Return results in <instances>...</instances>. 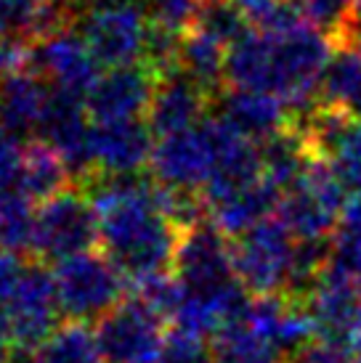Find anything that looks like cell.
<instances>
[{
	"instance_id": "cell-1",
	"label": "cell",
	"mask_w": 361,
	"mask_h": 363,
	"mask_svg": "<svg viewBox=\"0 0 361 363\" xmlns=\"http://www.w3.org/2000/svg\"><path fill=\"white\" fill-rule=\"evenodd\" d=\"M80 189L96 207L101 250L133 289L173 271L180 231L162 212L151 175H96Z\"/></svg>"
},
{
	"instance_id": "cell-2",
	"label": "cell",
	"mask_w": 361,
	"mask_h": 363,
	"mask_svg": "<svg viewBox=\"0 0 361 363\" xmlns=\"http://www.w3.org/2000/svg\"><path fill=\"white\" fill-rule=\"evenodd\" d=\"M75 30L107 69L139 67L149 43V9L144 0H85Z\"/></svg>"
},
{
	"instance_id": "cell-3",
	"label": "cell",
	"mask_w": 361,
	"mask_h": 363,
	"mask_svg": "<svg viewBox=\"0 0 361 363\" xmlns=\"http://www.w3.org/2000/svg\"><path fill=\"white\" fill-rule=\"evenodd\" d=\"M53 281L61 315L75 323H99L125 300L128 281L104 252H82L56 262Z\"/></svg>"
},
{
	"instance_id": "cell-4",
	"label": "cell",
	"mask_w": 361,
	"mask_h": 363,
	"mask_svg": "<svg viewBox=\"0 0 361 363\" xmlns=\"http://www.w3.org/2000/svg\"><path fill=\"white\" fill-rule=\"evenodd\" d=\"M348 191L324 160L313 157L301 181L281 194L276 218L295 236V242L332 239L340 228Z\"/></svg>"
},
{
	"instance_id": "cell-5",
	"label": "cell",
	"mask_w": 361,
	"mask_h": 363,
	"mask_svg": "<svg viewBox=\"0 0 361 363\" xmlns=\"http://www.w3.org/2000/svg\"><path fill=\"white\" fill-rule=\"evenodd\" d=\"M99 244V218L90 196L80 186L43 202L35 212V257L48 262L70 260L75 255L93 252Z\"/></svg>"
},
{
	"instance_id": "cell-6",
	"label": "cell",
	"mask_w": 361,
	"mask_h": 363,
	"mask_svg": "<svg viewBox=\"0 0 361 363\" xmlns=\"http://www.w3.org/2000/svg\"><path fill=\"white\" fill-rule=\"evenodd\" d=\"M171 273L189 294L212 297L226 292L239 281L234 268V242L210 218L197 223L189 231H180Z\"/></svg>"
},
{
	"instance_id": "cell-7",
	"label": "cell",
	"mask_w": 361,
	"mask_h": 363,
	"mask_svg": "<svg viewBox=\"0 0 361 363\" xmlns=\"http://www.w3.org/2000/svg\"><path fill=\"white\" fill-rule=\"evenodd\" d=\"M231 242H234L237 279L244 284V289L252 297L284 294L298 242L276 215Z\"/></svg>"
},
{
	"instance_id": "cell-8",
	"label": "cell",
	"mask_w": 361,
	"mask_h": 363,
	"mask_svg": "<svg viewBox=\"0 0 361 363\" xmlns=\"http://www.w3.org/2000/svg\"><path fill=\"white\" fill-rule=\"evenodd\" d=\"M14 350H35L61 326V305L53 271L43 262H30L6 305L0 308Z\"/></svg>"
},
{
	"instance_id": "cell-9",
	"label": "cell",
	"mask_w": 361,
	"mask_h": 363,
	"mask_svg": "<svg viewBox=\"0 0 361 363\" xmlns=\"http://www.w3.org/2000/svg\"><path fill=\"white\" fill-rule=\"evenodd\" d=\"M218 157V120L210 117L183 133L162 135L154 143L151 178L176 191H205Z\"/></svg>"
},
{
	"instance_id": "cell-10",
	"label": "cell",
	"mask_w": 361,
	"mask_h": 363,
	"mask_svg": "<svg viewBox=\"0 0 361 363\" xmlns=\"http://www.w3.org/2000/svg\"><path fill=\"white\" fill-rule=\"evenodd\" d=\"M93 329L104 363H157L171 326L133 294L107 313Z\"/></svg>"
},
{
	"instance_id": "cell-11",
	"label": "cell",
	"mask_w": 361,
	"mask_h": 363,
	"mask_svg": "<svg viewBox=\"0 0 361 363\" xmlns=\"http://www.w3.org/2000/svg\"><path fill=\"white\" fill-rule=\"evenodd\" d=\"M85 101L72 93L56 91L50 93L48 109L43 114L38 128V141L48 143L59 154L64 164L70 167L75 186H85L96 178V162H93V122H88Z\"/></svg>"
},
{
	"instance_id": "cell-12",
	"label": "cell",
	"mask_w": 361,
	"mask_h": 363,
	"mask_svg": "<svg viewBox=\"0 0 361 363\" xmlns=\"http://www.w3.org/2000/svg\"><path fill=\"white\" fill-rule=\"evenodd\" d=\"M27 67L43 74L56 91L72 93L82 101L101 80V64L80 32L75 30V24L61 27L43 40L30 43Z\"/></svg>"
},
{
	"instance_id": "cell-13",
	"label": "cell",
	"mask_w": 361,
	"mask_h": 363,
	"mask_svg": "<svg viewBox=\"0 0 361 363\" xmlns=\"http://www.w3.org/2000/svg\"><path fill=\"white\" fill-rule=\"evenodd\" d=\"M154 85H157V74L144 64L104 72L96 88L85 99L90 122L107 125V122L146 120Z\"/></svg>"
},
{
	"instance_id": "cell-14",
	"label": "cell",
	"mask_w": 361,
	"mask_h": 363,
	"mask_svg": "<svg viewBox=\"0 0 361 363\" xmlns=\"http://www.w3.org/2000/svg\"><path fill=\"white\" fill-rule=\"evenodd\" d=\"M210 101V93L200 82L191 80L186 72H165L157 77V85H154V96L146 111V125L151 128L154 138L191 130L208 120L205 111Z\"/></svg>"
},
{
	"instance_id": "cell-15",
	"label": "cell",
	"mask_w": 361,
	"mask_h": 363,
	"mask_svg": "<svg viewBox=\"0 0 361 363\" xmlns=\"http://www.w3.org/2000/svg\"><path fill=\"white\" fill-rule=\"evenodd\" d=\"M154 143L157 141L146 120L93 125L96 175H109V178L141 175L144 167H149Z\"/></svg>"
},
{
	"instance_id": "cell-16",
	"label": "cell",
	"mask_w": 361,
	"mask_h": 363,
	"mask_svg": "<svg viewBox=\"0 0 361 363\" xmlns=\"http://www.w3.org/2000/svg\"><path fill=\"white\" fill-rule=\"evenodd\" d=\"M223 125L252 143H263L290 128L292 111L276 96L255 91H223L218 96V114Z\"/></svg>"
},
{
	"instance_id": "cell-17",
	"label": "cell",
	"mask_w": 361,
	"mask_h": 363,
	"mask_svg": "<svg viewBox=\"0 0 361 363\" xmlns=\"http://www.w3.org/2000/svg\"><path fill=\"white\" fill-rule=\"evenodd\" d=\"M53 88L32 67L9 72L0 82V128L16 138L38 135Z\"/></svg>"
},
{
	"instance_id": "cell-18",
	"label": "cell",
	"mask_w": 361,
	"mask_h": 363,
	"mask_svg": "<svg viewBox=\"0 0 361 363\" xmlns=\"http://www.w3.org/2000/svg\"><path fill=\"white\" fill-rule=\"evenodd\" d=\"M279 189L271 186L269 181H261L250 186V189H244V191L229 196V199H223V202L210 204L208 215L229 239H237V236L247 233L250 228H255L258 223L274 218L276 210H279Z\"/></svg>"
},
{
	"instance_id": "cell-19",
	"label": "cell",
	"mask_w": 361,
	"mask_h": 363,
	"mask_svg": "<svg viewBox=\"0 0 361 363\" xmlns=\"http://www.w3.org/2000/svg\"><path fill=\"white\" fill-rule=\"evenodd\" d=\"M11 363H104V355L90 323L64 321L35 350H14Z\"/></svg>"
},
{
	"instance_id": "cell-20",
	"label": "cell",
	"mask_w": 361,
	"mask_h": 363,
	"mask_svg": "<svg viewBox=\"0 0 361 363\" xmlns=\"http://www.w3.org/2000/svg\"><path fill=\"white\" fill-rule=\"evenodd\" d=\"M72 175L59 154L48 143L30 141L24 149V164H21L19 191L32 202H48L61 191L70 189Z\"/></svg>"
},
{
	"instance_id": "cell-21",
	"label": "cell",
	"mask_w": 361,
	"mask_h": 363,
	"mask_svg": "<svg viewBox=\"0 0 361 363\" xmlns=\"http://www.w3.org/2000/svg\"><path fill=\"white\" fill-rule=\"evenodd\" d=\"M226 56L229 45L200 30H189L180 38L178 69L186 72L194 82H200L210 96H221L226 82Z\"/></svg>"
},
{
	"instance_id": "cell-22",
	"label": "cell",
	"mask_w": 361,
	"mask_h": 363,
	"mask_svg": "<svg viewBox=\"0 0 361 363\" xmlns=\"http://www.w3.org/2000/svg\"><path fill=\"white\" fill-rule=\"evenodd\" d=\"M215 363H284L287 358L274 345L252 329L242 315L239 321L226 323L210 340Z\"/></svg>"
},
{
	"instance_id": "cell-23",
	"label": "cell",
	"mask_w": 361,
	"mask_h": 363,
	"mask_svg": "<svg viewBox=\"0 0 361 363\" xmlns=\"http://www.w3.org/2000/svg\"><path fill=\"white\" fill-rule=\"evenodd\" d=\"M321 104H330L361 120V56L335 45L332 61L321 80Z\"/></svg>"
},
{
	"instance_id": "cell-24",
	"label": "cell",
	"mask_w": 361,
	"mask_h": 363,
	"mask_svg": "<svg viewBox=\"0 0 361 363\" xmlns=\"http://www.w3.org/2000/svg\"><path fill=\"white\" fill-rule=\"evenodd\" d=\"M35 212L21 191L0 194V250L21 257L35 252Z\"/></svg>"
},
{
	"instance_id": "cell-25",
	"label": "cell",
	"mask_w": 361,
	"mask_h": 363,
	"mask_svg": "<svg viewBox=\"0 0 361 363\" xmlns=\"http://www.w3.org/2000/svg\"><path fill=\"white\" fill-rule=\"evenodd\" d=\"M191 30L205 32L231 48L250 27H247V16L234 6V0H205Z\"/></svg>"
},
{
	"instance_id": "cell-26",
	"label": "cell",
	"mask_w": 361,
	"mask_h": 363,
	"mask_svg": "<svg viewBox=\"0 0 361 363\" xmlns=\"http://www.w3.org/2000/svg\"><path fill=\"white\" fill-rule=\"evenodd\" d=\"M157 363H215V358H212L210 340L180 332V329H168Z\"/></svg>"
},
{
	"instance_id": "cell-27",
	"label": "cell",
	"mask_w": 361,
	"mask_h": 363,
	"mask_svg": "<svg viewBox=\"0 0 361 363\" xmlns=\"http://www.w3.org/2000/svg\"><path fill=\"white\" fill-rule=\"evenodd\" d=\"M202 3L205 0H146V9L151 24L183 35L194 27Z\"/></svg>"
},
{
	"instance_id": "cell-28",
	"label": "cell",
	"mask_w": 361,
	"mask_h": 363,
	"mask_svg": "<svg viewBox=\"0 0 361 363\" xmlns=\"http://www.w3.org/2000/svg\"><path fill=\"white\" fill-rule=\"evenodd\" d=\"M351 6L353 0H303L308 21L316 30L327 32L330 38H335L340 32V27L351 13Z\"/></svg>"
},
{
	"instance_id": "cell-29",
	"label": "cell",
	"mask_w": 361,
	"mask_h": 363,
	"mask_svg": "<svg viewBox=\"0 0 361 363\" xmlns=\"http://www.w3.org/2000/svg\"><path fill=\"white\" fill-rule=\"evenodd\" d=\"M24 149L27 146H21V138L0 128V194L19 191Z\"/></svg>"
},
{
	"instance_id": "cell-30",
	"label": "cell",
	"mask_w": 361,
	"mask_h": 363,
	"mask_svg": "<svg viewBox=\"0 0 361 363\" xmlns=\"http://www.w3.org/2000/svg\"><path fill=\"white\" fill-rule=\"evenodd\" d=\"M356 355L338 342H327V340H316L308 347H303L301 353L290 355L284 363H353Z\"/></svg>"
},
{
	"instance_id": "cell-31",
	"label": "cell",
	"mask_w": 361,
	"mask_h": 363,
	"mask_svg": "<svg viewBox=\"0 0 361 363\" xmlns=\"http://www.w3.org/2000/svg\"><path fill=\"white\" fill-rule=\"evenodd\" d=\"M27 265L30 260H24L21 255H14V252H6V250H0V308L6 305L14 289L19 286L21 276L27 271Z\"/></svg>"
},
{
	"instance_id": "cell-32",
	"label": "cell",
	"mask_w": 361,
	"mask_h": 363,
	"mask_svg": "<svg viewBox=\"0 0 361 363\" xmlns=\"http://www.w3.org/2000/svg\"><path fill=\"white\" fill-rule=\"evenodd\" d=\"M276 3H279V0H234V6H237V9L247 16V21H252L255 27L269 16L271 11L276 9Z\"/></svg>"
},
{
	"instance_id": "cell-33",
	"label": "cell",
	"mask_w": 361,
	"mask_h": 363,
	"mask_svg": "<svg viewBox=\"0 0 361 363\" xmlns=\"http://www.w3.org/2000/svg\"><path fill=\"white\" fill-rule=\"evenodd\" d=\"M340 225L345 228H353V231H361V191L353 194L348 204H345V212H343Z\"/></svg>"
},
{
	"instance_id": "cell-34",
	"label": "cell",
	"mask_w": 361,
	"mask_h": 363,
	"mask_svg": "<svg viewBox=\"0 0 361 363\" xmlns=\"http://www.w3.org/2000/svg\"><path fill=\"white\" fill-rule=\"evenodd\" d=\"M45 3H48L56 13H61L64 19H70V21L77 19V13H80L82 6H85V0H45Z\"/></svg>"
},
{
	"instance_id": "cell-35",
	"label": "cell",
	"mask_w": 361,
	"mask_h": 363,
	"mask_svg": "<svg viewBox=\"0 0 361 363\" xmlns=\"http://www.w3.org/2000/svg\"><path fill=\"white\" fill-rule=\"evenodd\" d=\"M11 355H14V345H11V340H9L6 323L0 318V363H11Z\"/></svg>"
},
{
	"instance_id": "cell-36",
	"label": "cell",
	"mask_w": 361,
	"mask_h": 363,
	"mask_svg": "<svg viewBox=\"0 0 361 363\" xmlns=\"http://www.w3.org/2000/svg\"><path fill=\"white\" fill-rule=\"evenodd\" d=\"M340 30H361V0H353L351 13H348V19Z\"/></svg>"
}]
</instances>
